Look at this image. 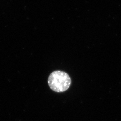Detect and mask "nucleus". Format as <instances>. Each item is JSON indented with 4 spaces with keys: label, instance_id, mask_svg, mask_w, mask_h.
Instances as JSON below:
<instances>
[{
    "label": "nucleus",
    "instance_id": "nucleus-1",
    "mask_svg": "<svg viewBox=\"0 0 121 121\" xmlns=\"http://www.w3.org/2000/svg\"><path fill=\"white\" fill-rule=\"evenodd\" d=\"M48 84L52 91L56 92H62L66 91L71 83L69 75L60 70L54 71L48 78Z\"/></svg>",
    "mask_w": 121,
    "mask_h": 121
}]
</instances>
